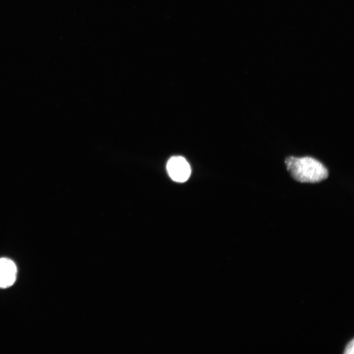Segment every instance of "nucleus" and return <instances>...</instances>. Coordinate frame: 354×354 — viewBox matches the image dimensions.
I'll return each mask as SVG.
<instances>
[{
    "instance_id": "obj_1",
    "label": "nucleus",
    "mask_w": 354,
    "mask_h": 354,
    "mask_svg": "<svg viewBox=\"0 0 354 354\" xmlns=\"http://www.w3.org/2000/svg\"><path fill=\"white\" fill-rule=\"evenodd\" d=\"M285 163L293 178L301 183H318L326 179L328 172L319 161L310 156H289Z\"/></svg>"
},
{
    "instance_id": "obj_2",
    "label": "nucleus",
    "mask_w": 354,
    "mask_h": 354,
    "mask_svg": "<svg viewBox=\"0 0 354 354\" xmlns=\"http://www.w3.org/2000/svg\"><path fill=\"white\" fill-rule=\"evenodd\" d=\"M167 170L172 179L178 182L186 181L191 174L188 162L180 156H173L169 159L167 163Z\"/></svg>"
},
{
    "instance_id": "obj_3",
    "label": "nucleus",
    "mask_w": 354,
    "mask_h": 354,
    "mask_svg": "<svg viewBox=\"0 0 354 354\" xmlns=\"http://www.w3.org/2000/svg\"><path fill=\"white\" fill-rule=\"evenodd\" d=\"M17 272L16 266L12 260L0 258V288L11 286L16 280Z\"/></svg>"
},
{
    "instance_id": "obj_4",
    "label": "nucleus",
    "mask_w": 354,
    "mask_h": 354,
    "mask_svg": "<svg viewBox=\"0 0 354 354\" xmlns=\"http://www.w3.org/2000/svg\"><path fill=\"white\" fill-rule=\"evenodd\" d=\"M354 353V341L353 339L346 345L344 350V354H353Z\"/></svg>"
}]
</instances>
